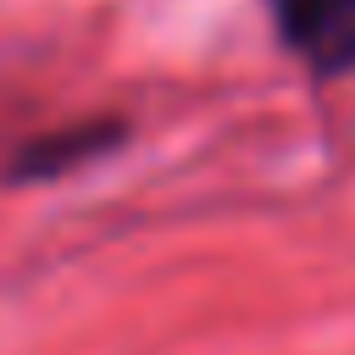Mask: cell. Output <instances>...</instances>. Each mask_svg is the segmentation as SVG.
Masks as SVG:
<instances>
[{
    "label": "cell",
    "mask_w": 355,
    "mask_h": 355,
    "mask_svg": "<svg viewBox=\"0 0 355 355\" xmlns=\"http://www.w3.org/2000/svg\"><path fill=\"white\" fill-rule=\"evenodd\" d=\"M266 6L283 50L305 72L316 78L355 72V0H266Z\"/></svg>",
    "instance_id": "cell-1"
},
{
    "label": "cell",
    "mask_w": 355,
    "mask_h": 355,
    "mask_svg": "<svg viewBox=\"0 0 355 355\" xmlns=\"http://www.w3.org/2000/svg\"><path fill=\"white\" fill-rule=\"evenodd\" d=\"M116 139H122V122H72V128H55V133H44V139H33V144L17 150L11 178H28V183L61 178V172H72V166L105 155Z\"/></svg>",
    "instance_id": "cell-2"
}]
</instances>
